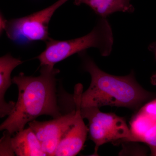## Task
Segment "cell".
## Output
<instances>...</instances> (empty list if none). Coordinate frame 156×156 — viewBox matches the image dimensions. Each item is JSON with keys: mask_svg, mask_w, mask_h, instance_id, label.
I'll use <instances>...</instances> for the list:
<instances>
[{"mask_svg": "<svg viewBox=\"0 0 156 156\" xmlns=\"http://www.w3.org/2000/svg\"><path fill=\"white\" fill-rule=\"evenodd\" d=\"M140 142L145 143L151 147H156V123L144 134Z\"/></svg>", "mask_w": 156, "mask_h": 156, "instance_id": "obj_13", "label": "cell"}, {"mask_svg": "<svg viewBox=\"0 0 156 156\" xmlns=\"http://www.w3.org/2000/svg\"><path fill=\"white\" fill-rule=\"evenodd\" d=\"M151 83L153 85L156 86V73L151 77Z\"/></svg>", "mask_w": 156, "mask_h": 156, "instance_id": "obj_16", "label": "cell"}, {"mask_svg": "<svg viewBox=\"0 0 156 156\" xmlns=\"http://www.w3.org/2000/svg\"><path fill=\"white\" fill-rule=\"evenodd\" d=\"M69 0H58L46 9L21 18L6 20L4 30L11 41L20 45L50 38L49 23L56 10Z\"/></svg>", "mask_w": 156, "mask_h": 156, "instance_id": "obj_5", "label": "cell"}, {"mask_svg": "<svg viewBox=\"0 0 156 156\" xmlns=\"http://www.w3.org/2000/svg\"><path fill=\"white\" fill-rule=\"evenodd\" d=\"M82 118L89 122L90 139L95 144L93 155H98L101 146L119 140L132 141L131 130L124 118L112 113H105L96 107H80Z\"/></svg>", "mask_w": 156, "mask_h": 156, "instance_id": "obj_4", "label": "cell"}, {"mask_svg": "<svg viewBox=\"0 0 156 156\" xmlns=\"http://www.w3.org/2000/svg\"><path fill=\"white\" fill-rule=\"evenodd\" d=\"M46 43V49L36 58L41 66H54L72 55L90 48H97L101 56H108L112 50L114 37L107 19L99 18L92 30L84 36L63 41L50 38Z\"/></svg>", "mask_w": 156, "mask_h": 156, "instance_id": "obj_3", "label": "cell"}, {"mask_svg": "<svg viewBox=\"0 0 156 156\" xmlns=\"http://www.w3.org/2000/svg\"><path fill=\"white\" fill-rule=\"evenodd\" d=\"M78 54L84 70L91 77L90 86L85 92L82 84L75 87L73 99L80 107L109 106L136 109L153 97L137 83L133 71L125 76L112 75L101 69L86 51Z\"/></svg>", "mask_w": 156, "mask_h": 156, "instance_id": "obj_1", "label": "cell"}, {"mask_svg": "<svg viewBox=\"0 0 156 156\" xmlns=\"http://www.w3.org/2000/svg\"><path fill=\"white\" fill-rule=\"evenodd\" d=\"M149 50L154 53L156 58V42L152 43L148 47Z\"/></svg>", "mask_w": 156, "mask_h": 156, "instance_id": "obj_15", "label": "cell"}, {"mask_svg": "<svg viewBox=\"0 0 156 156\" xmlns=\"http://www.w3.org/2000/svg\"><path fill=\"white\" fill-rule=\"evenodd\" d=\"M77 115V109L75 106L69 112L50 121L39 122L35 120L28 123L47 156L54 155L59 141L74 122Z\"/></svg>", "mask_w": 156, "mask_h": 156, "instance_id": "obj_6", "label": "cell"}, {"mask_svg": "<svg viewBox=\"0 0 156 156\" xmlns=\"http://www.w3.org/2000/svg\"><path fill=\"white\" fill-rule=\"evenodd\" d=\"M23 62L19 58H14L7 54L0 58V116L3 118L9 115L15 106L13 101L9 103L5 99V94L11 86L12 79L11 73L13 70Z\"/></svg>", "mask_w": 156, "mask_h": 156, "instance_id": "obj_8", "label": "cell"}, {"mask_svg": "<svg viewBox=\"0 0 156 156\" xmlns=\"http://www.w3.org/2000/svg\"><path fill=\"white\" fill-rule=\"evenodd\" d=\"M77 109L75 121L59 141L54 154L55 156H74L82 150L87 139L89 128L82 118L80 106L74 103Z\"/></svg>", "mask_w": 156, "mask_h": 156, "instance_id": "obj_7", "label": "cell"}, {"mask_svg": "<svg viewBox=\"0 0 156 156\" xmlns=\"http://www.w3.org/2000/svg\"><path fill=\"white\" fill-rule=\"evenodd\" d=\"M59 70L54 66H41L40 75L27 76L20 73L12 79L18 87L17 102L0 130L12 135L24 129L27 124L47 115L57 118L62 115L57 102L56 76Z\"/></svg>", "mask_w": 156, "mask_h": 156, "instance_id": "obj_2", "label": "cell"}, {"mask_svg": "<svg viewBox=\"0 0 156 156\" xmlns=\"http://www.w3.org/2000/svg\"><path fill=\"white\" fill-rule=\"evenodd\" d=\"M12 135L8 131H5L4 135L1 139L0 156H14V151L11 144Z\"/></svg>", "mask_w": 156, "mask_h": 156, "instance_id": "obj_12", "label": "cell"}, {"mask_svg": "<svg viewBox=\"0 0 156 156\" xmlns=\"http://www.w3.org/2000/svg\"><path fill=\"white\" fill-rule=\"evenodd\" d=\"M139 111L143 113L156 122V99L147 103L140 108Z\"/></svg>", "mask_w": 156, "mask_h": 156, "instance_id": "obj_14", "label": "cell"}, {"mask_svg": "<svg viewBox=\"0 0 156 156\" xmlns=\"http://www.w3.org/2000/svg\"><path fill=\"white\" fill-rule=\"evenodd\" d=\"M156 123V122L149 117L140 111L138 112L130 123L132 141L140 142L144 134Z\"/></svg>", "mask_w": 156, "mask_h": 156, "instance_id": "obj_11", "label": "cell"}, {"mask_svg": "<svg viewBox=\"0 0 156 156\" xmlns=\"http://www.w3.org/2000/svg\"><path fill=\"white\" fill-rule=\"evenodd\" d=\"M131 0H74V4L79 6L85 4L89 6L99 18L107 17L117 12L132 13L135 9Z\"/></svg>", "mask_w": 156, "mask_h": 156, "instance_id": "obj_10", "label": "cell"}, {"mask_svg": "<svg viewBox=\"0 0 156 156\" xmlns=\"http://www.w3.org/2000/svg\"><path fill=\"white\" fill-rule=\"evenodd\" d=\"M11 144L17 156H45L41 144L30 127L18 131L11 136Z\"/></svg>", "mask_w": 156, "mask_h": 156, "instance_id": "obj_9", "label": "cell"}]
</instances>
